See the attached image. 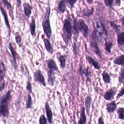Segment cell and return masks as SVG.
<instances>
[{
  "instance_id": "cell-9",
  "label": "cell",
  "mask_w": 124,
  "mask_h": 124,
  "mask_svg": "<svg viewBox=\"0 0 124 124\" xmlns=\"http://www.w3.org/2000/svg\"><path fill=\"white\" fill-rule=\"evenodd\" d=\"M45 109H46V112L48 122L49 124H52L53 113H52L51 108L50 107V106L47 102H46L45 103Z\"/></svg>"
},
{
  "instance_id": "cell-18",
  "label": "cell",
  "mask_w": 124,
  "mask_h": 124,
  "mask_svg": "<svg viewBox=\"0 0 124 124\" xmlns=\"http://www.w3.org/2000/svg\"><path fill=\"white\" fill-rule=\"evenodd\" d=\"M117 42L119 46H123L124 45V32L121 31L117 35Z\"/></svg>"
},
{
  "instance_id": "cell-12",
  "label": "cell",
  "mask_w": 124,
  "mask_h": 124,
  "mask_svg": "<svg viewBox=\"0 0 124 124\" xmlns=\"http://www.w3.org/2000/svg\"><path fill=\"white\" fill-rule=\"evenodd\" d=\"M47 83L48 84L53 86L55 84V77L54 75V71L51 70H48L47 71Z\"/></svg>"
},
{
  "instance_id": "cell-31",
  "label": "cell",
  "mask_w": 124,
  "mask_h": 124,
  "mask_svg": "<svg viewBox=\"0 0 124 124\" xmlns=\"http://www.w3.org/2000/svg\"><path fill=\"white\" fill-rule=\"evenodd\" d=\"M103 81L106 83H109L110 81V77L109 74L106 71H104L102 74Z\"/></svg>"
},
{
  "instance_id": "cell-3",
  "label": "cell",
  "mask_w": 124,
  "mask_h": 124,
  "mask_svg": "<svg viewBox=\"0 0 124 124\" xmlns=\"http://www.w3.org/2000/svg\"><path fill=\"white\" fill-rule=\"evenodd\" d=\"M62 38L65 43L67 44L71 40L72 36V23L70 20L65 19L62 27Z\"/></svg>"
},
{
  "instance_id": "cell-21",
  "label": "cell",
  "mask_w": 124,
  "mask_h": 124,
  "mask_svg": "<svg viewBox=\"0 0 124 124\" xmlns=\"http://www.w3.org/2000/svg\"><path fill=\"white\" fill-rule=\"evenodd\" d=\"M35 30H36V23L35 19L33 17H32L31 21L30 24V31L31 35L34 36L35 34Z\"/></svg>"
},
{
  "instance_id": "cell-27",
  "label": "cell",
  "mask_w": 124,
  "mask_h": 124,
  "mask_svg": "<svg viewBox=\"0 0 124 124\" xmlns=\"http://www.w3.org/2000/svg\"><path fill=\"white\" fill-rule=\"evenodd\" d=\"M79 73L82 77L83 74H84L86 77H89L91 76V72L89 70V68L87 67L85 69H83L82 65H80L79 68Z\"/></svg>"
},
{
  "instance_id": "cell-30",
  "label": "cell",
  "mask_w": 124,
  "mask_h": 124,
  "mask_svg": "<svg viewBox=\"0 0 124 124\" xmlns=\"http://www.w3.org/2000/svg\"><path fill=\"white\" fill-rule=\"evenodd\" d=\"M113 43L110 41H106L105 43V49L108 53H110L113 46Z\"/></svg>"
},
{
  "instance_id": "cell-46",
  "label": "cell",
  "mask_w": 124,
  "mask_h": 124,
  "mask_svg": "<svg viewBox=\"0 0 124 124\" xmlns=\"http://www.w3.org/2000/svg\"><path fill=\"white\" fill-rule=\"evenodd\" d=\"M16 2H17V5L18 7H20L21 4V0H16Z\"/></svg>"
},
{
  "instance_id": "cell-38",
  "label": "cell",
  "mask_w": 124,
  "mask_h": 124,
  "mask_svg": "<svg viewBox=\"0 0 124 124\" xmlns=\"http://www.w3.org/2000/svg\"><path fill=\"white\" fill-rule=\"evenodd\" d=\"M15 40H16V43L18 45H20V44L21 42L22 38H21V37L19 33L18 32H16L15 33Z\"/></svg>"
},
{
  "instance_id": "cell-10",
  "label": "cell",
  "mask_w": 124,
  "mask_h": 124,
  "mask_svg": "<svg viewBox=\"0 0 124 124\" xmlns=\"http://www.w3.org/2000/svg\"><path fill=\"white\" fill-rule=\"evenodd\" d=\"M23 12L25 16L29 18L32 13V8L28 2H24L23 4Z\"/></svg>"
},
{
  "instance_id": "cell-39",
  "label": "cell",
  "mask_w": 124,
  "mask_h": 124,
  "mask_svg": "<svg viewBox=\"0 0 124 124\" xmlns=\"http://www.w3.org/2000/svg\"><path fill=\"white\" fill-rule=\"evenodd\" d=\"M64 1L68 4L71 8L74 7L75 3L77 2L78 0H64Z\"/></svg>"
},
{
  "instance_id": "cell-23",
  "label": "cell",
  "mask_w": 124,
  "mask_h": 124,
  "mask_svg": "<svg viewBox=\"0 0 124 124\" xmlns=\"http://www.w3.org/2000/svg\"><path fill=\"white\" fill-rule=\"evenodd\" d=\"M72 32L75 35H78L79 31L78 28V20L76 18L73 21V25H72Z\"/></svg>"
},
{
  "instance_id": "cell-6",
  "label": "cell",
  "mask_w": 124,
  "mask_h": 124,
  "mask_svg": "<svg viewBox=\"0 0 124 124\" xmlns=\"http://www.w3.org/2000/svg\"><path fill=\"white\" fill-rule=\"evenodd\" d=\"M78 28L79 32H81L84 38H87L89 35V29L84 20L79 19L78 20Z\"/></svg>"
},
{
  "instance_id": "cell-43",
  "label": "cell",
  "mask_w": 124,
  "mask_h": 124,
  "mask_svg": "<svg viewBox=\"0 0 124 124\" xmlns=\"http://www.w3.org/2000/svg\"><path fill=\"white\" fill-rule=\"evenodd\" d=\"M124 87H122L121 89V90H120V91L119 92V93H118V94L117 95V97H116L117 99H118L119 98H120V97H121L122 96H123V95H124Z\"/></svg>"
},
{
  "instance_id": "cell-15",
  "label": "cell",
  "mask_w": 124,
  "mask_h": 124,
  "mask_svg": "<svg viewBox=\"0 0 124 124\" xmlns=\"http://www.w3.org/2000/svg\"><path fill=\"white\" fill-rule=\"evenodd\" d=\"M92 102V98L90 95H88L85 99V108L87 114L89 116L90 115V110Z\"/></svg>"
},
{
  "instance_id": "cell-37",
  "label": "cell",
  "mask_w": 124,
  "mask_h": 124,
  "mask_svg": "<svg viewBox=\"0 0 124 124\" xmlns=\"http://www.w3.org/2000/svg\"><path fill=\"white\" fill-rule=\"evenodd\" d=\"M39 124H47V121L45 116L43 114L41 115L39 117Z\"/></svg>"
},
{
  "instance_id": "cell-26",
  "label": "cell",
  "mask_w": 124,
  "mask_h": 124,
  "mask_svg": "<svg viewBox=\"0 0 124 124\" xmlns=\"http://www.w3.org/2000/svg\"><path fill=\"white\" fill-rule=\"evenodd\" d=\"M6 72L5 64L3 62L0 60V78H4Z\"/></svg>"
},
{
  "instance_id": "cell-33",
  "label": "cell",
  "mask_w": 124,
  "mask_h": 124,
  "mask_svg": "<svg viewBox=\"0 0 124 124\" xmlns=\"http://www.w3.org/2000/svg\"><path fill=\"white\" fill-rule=\"evenodd\" d=\"M33 104L32 100L30 94H28L26 102V107L27 108H30Z\"/></svg>"
},
{
  "instance_id": "cell-28",
  "label": "cell",
  "mask_w": 124,
  "mask_h": 124,
  "mask_svg": "<svg viewBox=\"0 0 124 124\" xmlns=\"http://www.w3.org/2000/svg\"><path fill=\"white\" fill-rule=\"evenodd\" d=\"M109 24L110 25V26L112 28V29L114 30V31H115V33L117 34L118 33H119V32H121V26L117 24H115L113 21H109Z\"/></svg>"
},
{
  "instance_id": "cell-34",
  "label": "cell",
  "mask_w": 124,
  "mask_h": 124,
  "mask_svg": "<svg viewBox=\"0 0 124 124\" xmlns=\"http://www.w3.org/2000/svg\"><path fill=\"white\" fill-rule=\"evenodd\" d=\"M124 108L123 107L119 108L117 109V113L118 114V118L120 120H123L124 118Z\"/></svg>"
},
{
  "instance_id": "cell-17",
  "label": "cell",
  "mask_w": 124,
  "mask_h": 124,
  "mask_svg": "<svg viewBox=\"0 0 124 124\" xmlns=\"http://www.w3.org/2000/svg\"><path fill=\"white\" fill-rule=\"evenodd\" d=\"M43 42L44 43L45 48L47 50V51L50 54H52L54 51V49L49 40L46 38H44Z\"/></svg>"
},
{
  "instance_id": "cell-2",
  "label": "cell",
  "mask_w": 124,
  "mask_h": 124,
  "mask_svg": "<svg viewBox=\"0 0 124 124\" xmlns=\"http://www.w3.org/2000/svg\"><path fill=\"white\" fill-rule=\"evenodd\" d=\"M50 12L51 8L49 4H48V6L46 8V12L43 16L42 22L44 32L48 39H50L52 35V29L49 19Z\"/></svg>"
},
{
  "instance_id": "cell-49",
  "label": "cell",
  "mask_w": 124,
  "mask_h": 124,
  "mask_svg": "<svg viewBox=\"0 0 124 124\" xmlns=\"http://www.w3.org/2000/svg\"><path fill=\"white\" fill-rule=\"evenodd\" d=\"M74 124H77V122L75 121V120H74Z\"/></svg>"
},
{
  "instance_id": "cell-7",
  "label": "cell",
  "mask_w": 124,
  "mask_h": 124,
  "mask_svg": "<svg viewBox=\"0 0 124 124\" xmlns=\"http://www.w3.org/2000/svg\"><path fill=\"white\" fill-rule=\"evenodd\" d=\"M33 79L34 81L39 82L44 86H46V85L45 78L41 71L40 70H37L34 73Z\"/></svg>"
},
{
  "instance_id": "cell-24",
  "label": "cell",
  "mask_w": 124,
  "mask_h": 124,
  "mask_svg": "<svg viewBox=\"0 0 124 124\" xmlns=\"http://www.w3.org/2000/svg\"><path fill=\"white\" fill-rule=\"evenodd\" d=\"M4 6L6 8V9L9 11L10 16L12 19H13V9H12V5H11L10 3L7 0H1Z\"/></svg>"
},
{
  "instance_id": "cell-16",
  "label": "cell",
  "mask_w": 124,
  "mask_h": 124,
  "mask_svg": "<svg viewBox=\"0 0 124 124\" xmlns=\"http://www.w3.org/2000/svg\"><path fill=\"white\" fill-rule=\"evenodd\" d=\"M86 59L87 62L91 64H92L95 69L97 70H99L100 69V66L99 64V63L96 61L94 59H93V58L89 56H86Z\"/></svg>"
},
{
  "instance_id": "cell-1",
  "label": "cell",
  "mask_w": 124,
  "mask_h": 124,
  "mask_svg": "<svg viewBox=\"0 0 124 124\" xmlns=\"http://www.w3.org/2000/svg\"><path fill=\"white\" fill-rule=\"evenodd\" d=\"M11 91H8L0 97V117H7L9 115V105L12 100Z\"/></svg>"
},
{
  "instance_id": "cell-47",
  "label": "cell",
  "mask_w": 124,
  "mask_h": 124,
  "mask_svg": "<svg viewBox=\"0 0 124 124\" xmlns=\"http://www.w3.org/2000/svg\"><path fill=\"white\" fill-rule=\"evenodd\" d=\"M86 1L89 4H91L93 3V0H86Z\"/></svg>"
},
{
  "instance_id": "cell-4",
  "label": "cell",
  "mask_w": 124,
  "mask_h": 124,
  "mask_svg": "<svg viewBox=\"0 0 124 124\" xmlns=\"http://www.w3.org/2000/svg\"><path fill=\"white\" fill-rule=\"evenodd\" d=\"M97 39L98 38L96 33V31L95 28H94L93 30L91 35L90 45L91 47L93 48V51L95 53V54L97 56H98L100 58H102V53L98 46V45L97 43Z\"/></svg>"
},
{
  "instance_id": "cell-29",
  "label": "cell",
  "mask_w": 124,
  "mask_h": 124,
  "mask_svg": "<svg viewBox=\"0 0 124 124\" xmlns=\"http://www.w3.org/2000/svg\"><path fill=\"white\" fill-rule=\"evenodd\" d=\"M66 55H61L58 58V59L60 63V65L62 68H64L66 65Z\"/></svg>"
},
{
  "instance_id": "cell-42",
  "label": "cell",
  "mask_w": 124,
  "mask_h": 124,
  "mask_svg": "<svg viewBox=\"0 0 124 124\" xmlns=\"http://www.w3.org/2000/svg\"><path fill=\"white\" fill-rule=\"evenodd\" d=\"M73 51L75 53V55H77L78 54V46L76 44V43H74L73 45Z\"/></svg>"
},
{
  "instance_id": "cell-5",
  "label": "cell",
  "mask_w": 124,
  "mask_h": 124,
  "mask_svg": "<svg viewBox=\"0 0 124 124\" xmlns=\"http://www.w3.org/2000/svg\"><path fill=\"white\" fill-rule=\"evenodd\" d=\"M94 28L95 29L98 38H101L103 36H107L108 35V31L106 28V26L101 21V20L97 21L96 23V28Z\"/></svg>"
},
{
  "instance_id": "cell-22",
  "label": "cell",
  "mask_w": 124,
  "mask_h": 124,
  "mask_svg": "<svg viewBox=\"0 0 124 124\" xmlns=\"http://www.w3.org/2000/svg\"><path fill=\"white\" fill-rule=\"evenodd\" d=\"M0 11H1V13L2 15H3L6 26H7V27L9 29V30H10V24H9V21H8L7 14L5 10L4 9V8L2 7H1L0 5Z\"/></svg>"
},
{
  "instance_id": "cell-41",
  "label": "cell",
  "mask_w": 124,
  "mask_h": 124,
  "mask_svg": "<svg viewBox=\"0 0 124 124\" xmlns=\"http://www.w3.org/2000/svg\"><path fill=\"white\" fill-rule=\"evenodd\" d=\"M26 89L30 93H32V85L31 83L30 80H28L27 83V85H26Z\"/></svg>"
},
{
  "instance_id": "cell-45",
  "label": "cell",
  "mask_w": 124,
  "mask_h": 124,
  "mask_svg": "<svg viewBox=\"0 0 124 124\" xmlns=\"http://www.w3.org/2000/svg\"><path fill=\"white\" fill-rule=\"evenodd\" d=\"M115 0V4L117 6H120L121 5V0Z\"/></svg>"
},
{
  "instance_id": "cell-48",
  "label": "cell",
  "mask_w": 124,
  "mask_h": 124,
  "mask_svg": "<svg viewBox=\"0 0 124 124\" xmlns=\"http://www.w3.org/2000/svg\"><path fill=\"white\" fill-rule=\"evenodd\" d=\"M121 19V20L122 21V25H123V27H124V16H122V18L120 19Z\"/></svg>"
},
{
  "instance_id": "cell-19",
  "label": "cell",
  "mask_w": 124,
  "mask_h": 124,
  "mask_svg": "<svg viewBox=\"0 0 124 124\" xmlns=\"http://www.w3.org/2000/svg\"><path fill=\"white\" fill-rule=\"evenodd\" d=\"M58 9L59 11L63 14L66 11V5L64 0H60L58 4Z\"/></svg>"
},
{
  "instance_id": "cell-14",
  "label": "cell",
  "mask_w": 124,
  "mask_h": 124,
  "mask_svg": "<svg viewBox=\"0 0 124 124\" xmlns=\"http://www.w3.org/2000/svg\"><path fill=\"white\" fill-rule=\"evenodd\" d=\"M87 121L86 115L85 114V108L82 107L80 110V118L78 122V124H86Z\"/></svg>"
},
{
  "instance_id": "cell-44",
  "label": "cell",
  "mask_w": 124,
  "mask_h": 124,
  "mask_svg": "<svg viewBox=\"0 0 124 124\" xmlns=\"http://www.w3.org/2000/svg\"><path fill=\"white\" fill-rule=\"evenodd\" d=\"M98 124H105L104 119L102 116L99 117L98 119Z\"/></svg>"
},
{
  "instance_id": "cell-35",
  "label": "cell",
  "mask_w": 124,
  "mask_h": 124,
  "mask_svg": "<svg viewBox=\"0 0 124 124\" xmlns=\"http://www.w3.org/2000/svg\"><path fill=\"white\" fill-rule=\"evenodd\" d=\"M105 5L109 9H112L114 6V0H104Z\"/></svg>"
},
{
  "instance_id": "cell-8",
  "label": "cell",
  "mask_w": 124,
  "mask_h": 124,
  "mask_svg": "<svg viewBox=\"0 0 124 124\" xmlns=\"http://www.w3.org/2000/svg\"><path fill=\"white\" fill-rule=\"evenodd\" d=\"M117 92V89L115 87L111 88L108 90L104 94L103 97L104 99L107 101H110L113 99Z\"/></svg>"
},
{
  "instance_id": "cell-40",
  "label": "cell",
  "mask_w": 124,
  "mask_h": 124,
  "mask_svg": "<svg viewBox=\"0 0 124 124\" xmlns=\"http://www.w3.org/2000/svg\"><path fill=\"white\" fill-rule=\"evenodd\" d=\"M5 86V81L4 78H0V92L4 90Z\"/></svg>"
},
{
  "instance_id": "cell-20",
  "label": "cell",
  "mask_w": 124,
  "mask_h": 124,
  "mask_svg": "<svg viewBox=\"0 0 124 124\" xmlns=\"http://www.w3.org/2000/svg\"><path fill=\"white\" fill-rule=\"evenodd\" d=\"M8 47L11 51V53L12 57H13V62L14 63V64H16V57L18 56V54L16 53V50H15V49L14 48V47H13V46H12L11 43H10L9 44Z\"/></svg>"
},
{
  "instance_id": "cell-25",
  "label": "cell",
  "mask_w": 124,
  "mask_h": 124,
  "mask_svg": "<svg viewBox=\"0 0 124 124\" xmlns=\"http://www.w3.org/2000/svg\"><path fill=\"white\" fill-rule=\"evenodd\" d=\"M113 62L115 64H117V65H121L123 66L124 65V55L122 54L116 57L114 59Z\"/></svg>"
},
{
  "instance_id": "cell-13",
  "label": "cell",
  "mask_w": 124,
  "mask_h": 124,
  "mask_svg": "<svg viewBox=\"0 0 124 124\" xmlns=\"http://www.w3.org/2000/svg\"><path fill=\"white\" fill-rule=\"evenodd\" d=\"M117 108V104L115 101H112L106 104V109L108 113H111L114 112Z\"/></svg>"
},
{
  "instance_id": "cell-32",
  "label": "cell",
  "mask_w": 124,
  "mask_h": 124,
  "mask_svg": "<svg viewBox=\"0 0 124 124\" xmlns=\"http://www.w3.org/2000/svg\"><path fill=\"white\" fill-rule=\"evenodd\" d=\"M94 8L93 7H92L91 8V10H87V11H86L85 9L84 10V11L83 12V15L84 16H86L87 17H89L90 16H91L94 13Z\"/></svg>"
},
{
  "instance_id": "cell-11",
  "label": "cell",
  "mask_w": 124,
  "mask_h": 124,
  "mask_svg": "<svg viewBox=\"0 0 124 124\" xmlns=\"http://www.w3.org/2000/svg\"><path fill=\"white\" fill-rule=\"evenodd\" d=\"M47 67L48 70H53L54 71L59 72V70L57 66V65L54 60L52 59H49L46 61Z\"/></svg>"
},
{
  "instance_id": "cell-36",
  "label": "cell",
  "mask_w": 124,
  "mask_h": 124,
  "mask_svg": "<svg viewBox=\"0 0 124 124\" xmlns=\"http://www.w3.org/2000/svg\"><path fill=\"white\" fill-rule=\"evenodd\" d=\"M119 82L120 83L124 84V68L123 67L120 71V75L119 77Z\"/></svg>"
}]
</instances>
